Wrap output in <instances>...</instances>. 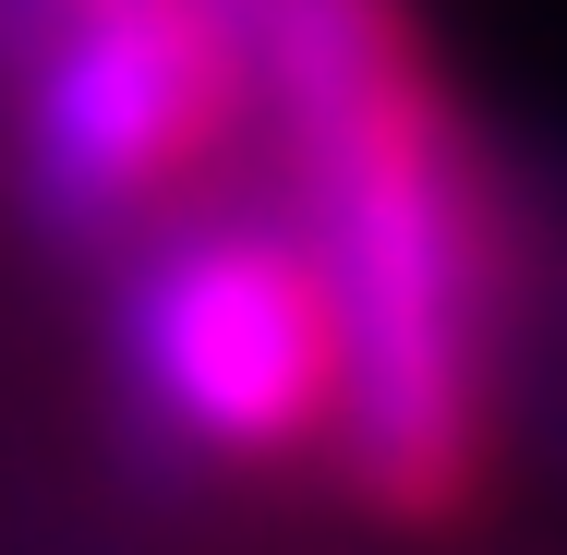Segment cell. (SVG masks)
<instances>
[{
	"mask_svg": "<svg viewBox=\"0 0 567 555\" xmlns=\"http://www.w3.org/2000/svg\"><path fill=\"white\" fill-rule=\"evenodd\" d=\"M229 24L339 315L327 459L399 532L458 520L495 446V206L423 24L411 0H229Z\"/></svg>",
	"mask_w": 567,
	"mask_h": 555,
	"instance_id": "obj_1",
	"label": "cell"
},
{
	"mask_svg": "<svg viewBox=\"0 0 567 555\" xmlns=\"http://www.w3.org/2000/svg\"><path fill=\"white\" fill-rule=\"evenodd\" d=\"M254 110L229 0H49L12 61V182L73 254L157 229V206Z\"/></svg>",
	"mask_w": 567,
	"mask_h": 555,
	"instance_id": "obj_3",
	"label": "cell"
},
{
	"mask_svg": "<svg viewBox=\"0 0 567 555\" xmlns=\"http://www.w3.org/2000/svg\"><path fill=\"white\" fill-rule=\"evenodd\" d=\"M110 362L121 411L182 471L315 459L339 423V315H327L302 218L218 206L182 229H133Z\"/></svg>",
	"mask_w": 567,
	"mask_h": 555,
	"instance_id": "obj_2",
	"label": "cell"
}]
</instances>
